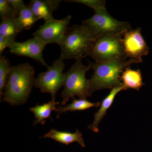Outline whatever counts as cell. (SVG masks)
<instances>
[{
  "instance_id": "1",
  "label": "cell",
  "mask_w": 152,
  "mask_h": 152,
  "mask_svg": "<svg viewBox=\"0 0 152 152\" xmlns=\"http://www.w3.org/2000/svg\"><path fill=\"white\" fill-rule=\"evenodd\" d=\"M35 69L28 63L11 66L3 100L11 105L26 103L34 83Z\"/></svg>"
},
{
  "instance_id": "2",
  "label": "cell",
  "mask_w": 152,
  "mask_h": 152,
  "mask_svg": "<svg viewBox=\"0 0 152 152\" xmlns=\"http://www.w3.org/2000/svg\"><path fill=\"white\" fill-rule=\"evenodd\" d=\"M140 63L137 60L115 59L105 62H89L94 74L90 79L91 96L99 90L111 89L123 85L121 80L122 74L126 68L134 64Z\"/></svg>"
},
{
  "instance_id": "3",
  "label": "cell",
  "mask_w": 152,
  "mask_h": 152,
  "mask_svg": "<svg viewBox=\"0 0 152 152\" xmlns=\"http://www.w3.org/2000/svg\"><path fill=\"white\" fill-rule=\"evenodd\" d=\"M95 41L89 31L83 25L69 27L60 43V57L64 59L76 60L87 56Z\"/></svg>"
},
{
  "instance_id": "4",
  "label": "cell",
  "mask_w": 152,
  "mask_h": 152,
  "mask_svg": "<svg viewBox=\"0 0 152 152\" xmlns=\"http://www.w3.org/2000/svg\"><path fill=\"white\" fill-rule=\"evenodd\" d=\"M82 59L76 60L75 64L65 73L64 88L61 93L62 99L61 104L63 106L75 96L82 99L91 96L90 80L86 77L87 72L91 69V67L88 64L84 65Z\"/></svg>"
},
{
  "instance_id": "5",
  "label": "cell",
  "mask_w": 152,
  "mask_h": 152,
  "mask_svg": "<svg viewBox=\"0 0 152 152\" xmlns=\"http://www.w3.org/2000/svg\"><path fill=\"white\" fill-rule=\"evenodd\" d=\"M124 34H109L98 38L95 41L88 56L98 63L109 61L115 59L127 60L123 46Z\"/></svg>"
},
{
  "instance_id": "6",
  "label": "cell",
  "mask_w": 152,
  "mask_h": 152,
  "mask_svg": "<svg viewBox=\"0 0 152 152\" xmlns=\"http://www.w3.org/2000/svg\"><path fill=\"white\" fill-rule=\"evenodd\" d=\"M82 25L88 29L95 40L109 34H124L132 29L129 23L114 18L107 11L97 12Z\"/></svg>"
},
{
  "instance_id": "7",
  "label": "cell",
  "mask_w": 152,
  "mask_h": 152,
  "mask_svg": "<svg viewBox=\"0 0 152 152\" xmlns=\"http://www.w3.org/2000/svg\"><path fill=\"white\" fill-rule=\"evenodd\" d=\"M64 60L60 57L53 62L51 66L47 68V71L41 72L35 79L34 86L39 89L42 92L50 94L52 100L56 99L57 92L64 85Z\"/></svg>"
},
{
  "instance_id": "8",
  "label": "cell",
  "mask_w": 152,
  "mask_h": 152,
  "mask_svg": "<svg viewBox=\"0 0 152 152\" xmlns=\"http://www.w3.org/2000/svg\"><path fill=\"white\" fill-rule=\"evenodd\" d=\"M70 15L61 20L53 18L45 22L38 30L33 33L34 37L45 45L57 44L59 45L64 37L70 24Z\"/></svg>"
},
{
  "instance_id": "9",
  "label": "cell",
  "mask_w": 152,
  "mask_h": 152,
  "mask_svg": "<svg viewBox=\"0 0 152 152\" xmlns=\"http://www.w3.org/2000/svg\"><path fill=\"white\" fill-rule=\"evenodd\" d=\"M124 53L126 58L142 61V57L148 54L149 48L142 35V29L138 27L124 33L122 37Z\"/></svg>"
},
{
  "instance_id": "10",
  "label": "cell",
  "mask_w": 152,
  "mask_h": 152,
  "mask_svg": "<svg viewBox=\"0 0 152 152\" xmlns=\"http://www.w3.org/2000/svg\"><path fill=\"white\" fill-rule=\"evenodd\" d=\"M46 45L35 37L21 42H15L10 47L11 53L20 56L27 57L48 67L43 57V51Z\"/></svg>"
},
{
  "instance_id": "11",
  "label": "cell",
  "mask_w": 152,
  "mask_h": 152,
  "mask_svg": "<svg viewBox=\"0 0 152 152\" xmlns=\"http://www.w3.org/2000/svg\"><path fill=\"white\" fill-rule=\"evenodd\" d=\"M61 1L56 0H32L28 6L39 20L45 22L54 18L53 13L58 7Z\"/></svg>"
},
{
  "instance_id": "12",
  "label": "cell",
  "mask_w": 152,
  "mask_h": 152,
  "mask_svg": "<svg viewBox=\"0 0 152 152\" xmlns=\"http://www.w3.org/2000/svg\"><path fill=\"white\" fill-rule=\"evenodd\" d=\"M127 90H128V89L123 85L112 88L109 94L106 96L102 101L99 110L95 113L94 115L93 123L88 126V129L91 130L95 133L99 132L98 125L105 115L107 110L113 104L116 96L121 91Z\"/></svg>"
},
{
  "instance_id": "13",
  "label": "cell",
  "mask_w": 152,
  "mask_h": 152,
  "mask_svg": "<svg viewBox=\"0 0 152 152\" xmlns=\"http://www.w3.org/2000/svg\"><path fill=\"white\" fill-rule=\"evenodd\" d=\"M43 138L52 139L66 145L77 142L83 148L86 146L83 135L78 129L76 130V132L73 133L60 132L55 129H52L44 136Z\"/></svg>"
},
{
  "instance_id": "14",
  "label": "cell",
  "mask_w": 152,
  "mask_h": 152,
  "mask_svg": "<svg viewBox=\"0 0 152 152\" xmlns=\"http://www.w3.org/2000/svg\"><path fill=\"white\" fill-rule=\"evenodd\" d=\"M58 102L55 100H52L48 102L45 103L42 105H37L31 107L30 110L34 115L35 121L33 123L34 126L38 124L44 125L46 123V120L50 118V115L53 111H56L57 105L59 104Z\"/></svg>"
},
{
  "instance_id": "15",
  "label": "cell",
  "mask_w": 152,
  "mask_h": 152,
  "mask_svg": "<svg viewBox=\"0 0 152 152\" xmlns=\"http://www.w3.org/2000/svg\"><path fill=\"white\" fill-rule=\"evenodd\" d=\"M123 85L126 88L139 91L145 84L142 81L141 71L129 67L123 72L121 77Z\"/></svg>"
},
{
  "instance_id": "16",
  "label": "cell",
  "mask_w": 152,
  "mask_h": 152,
  "mask_svg": "<svg viewBox=\"0 0 152 152\" xmlns=\"http://www.w3.org/2000/svg\"><path fill=\"white\" fill-rule=\"evenodd\" d=\"M72 99L73 100L71 104L65 106H58L57 107L56 112L57 113V118H58L62 114L65 113L67 112L85 110L94 107H97L100 105L99 102H91L86 99H75L74 98Z\"/></svg>"
},
{
  "instance_id": "17",
  "label": "cell",
  "mask_w": 152,
  "mask_h": 152,
  "mask_svg": "<svg viewBox=\"0 0 152 152\" xmlns=\"http://www.w3.org/2000/svg\"><path fill=\"white\" fill-rule=\"evenodd\" d=\"M19 32L29 30L39 19L28 5H26L15 18Z\"/></svg>"
},
{
  "instance_id": "18",
  "label": "cell",
  "mask_w": 152,
  "mask_h": 152,
  "mask_svg": "<svg viewBox=\"0 0 152 152\" xmlns=\"http://www.w3.org/2000/svg\"><path fill=\"white\" fill-rule=\"evenodd\" d=\"M15 18H11L1 20L0 24V36L15 40L20 32Z\"/></svg>"
},
{
  "instance_id": "19",
  "label": "cell",
  "mask_w": 152,
  "mask_h": 152,
  "mask_svg": "<svg viewBox=\"0 0 152 152\" xmlns=\"http://www.w3.org/2000/svg\"><path fill=\"white\" fill-rule=\"evenodd\" d=\"M11 66L9 60L4 56L0 57V98L4 95L8 77L10 71Z\"/></svg>"
},
{
  "instance_id": "20",
  "label": "cell",
  "mask_w": 152,
  "mask_h": 152,
  "mask_svg": "<svg viewBox=\"0 0 152 152\" xmlns=\"http://www.w3.org/2000/svg\"><path fill=\"white\" fill-rule=\"evenodd\" d=\"M65 1L83 4L93 9L95 12L107 11L106 8V1L103 0H71Z\"/></svg>"
},
{
  "instance_id": "21",
  "label": "cell",
  "mask_w": 152,
  "mask_h": 152,
  "mask_svg": "<svg viewBox=\"0 0 152 152\" xmlns=\"http://www.w3.org/2000/svg\"><path fill=\"white\" fill-rule=\"evenodd\" d=\"M0 17L1 20L17 17L16 14L7 0L0 1Z\"/></svg>"
},
{
  "instance_id": "22",
  "label": "cell",
  "mask_w": 152,
  "mask_h": 152,
  "mask_svg": "<svg viewBox=\"0 0 152 152\" xmlns=\"http://www.w3.org/2000/svg\"><path fill=\"white\" fill-rule=\"evenodd\" d=\"M15 42L16 41L15 40L0 36V55L1 56H2V54L3 53L5 49L7 48H10Z\"/></svg>"
},
{
  "instance_id": "23",
  "label": "cell",
  "mask_w": 152,
  "mask_h": 152,
  "mask_svg": "<svg viewBox=\"0 0 152 152\" xmlns=\"http://www.w3.org/2000/svg\"><path fill=\"white\" fill-rule=\"evenodd\" d=\"M7 1L13 9L15 12L17 16L19 15L20 12L26 6L24 2L22 0H7Z\"/></svg>"
}]
</instances>
